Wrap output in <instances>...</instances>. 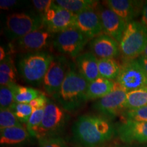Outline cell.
<instances>
[{
  "label": "cell",
  "mask_w": 147,
  "mask_h": 147,
  "mask_svg": "<svg viewBox=\"0 0 147 147\" xmlns=\"http://www.w3.org/2000/svg\"><path fill=\"white\" fill-rule=\"evenodd\" d=\"M115 83V82L113 80H108L102 77H99L93 81L89 82L86 94L87 101L97 99L100 100L106 96L113 90Z\"/></svg>",
  "instance_id": "ffe728a7"
},
{
  "label": "cell",
  "mask_w": 147,
  "mask_h": 147,
  "mask_svg": "<svg viewBox=\"0 0 147 147\" xmlns=\"http://www.w3.org/2000/svg\"><path fill=\"white\" fill-rule=\"evenodd\" d=\"M141 23L147 27V1L144 3L142 13H141Z\"/></svg>",
  "instance_id": "e575fe53"
},
{
  "label": "cell",
  "mask_w": 147,
  "mask_h": 147,
  "mask_svg": "<svg viewBox=\"0 0 147 147\" xmlns=\"http://www.w3.org/2000/svg\"><path fill=\"white\" fill-rule=\"evenodd\" d=\"M66 111L54 102L49 100L45 108L43 119L36 134V138L57 136L63 131L68 120Z\"/></svg>",
  "instance_id": "8992f818"
},
{
  "label": "cell",
  "mask_w": 147,
  "mask_h": 147,
  "mask_svg": "<svg viewBox=\"0 0 147 147\" xmlns=\"http://www.w3.org/2000/svg\"><path fill=\"white\" fill-rule=\"evenodd\" d=\"M117 134L126 144H147V122L124 121L117 127Z\"/></svg>",
  "instance_id": "5bb4252c"
},
{
  "label": "cell",
  "mask_w": 147,
  "mask_h": 147,
  "mask_svg": "<svg viewBox=\"0 0 147 147\" xmlns=\"http://www.w3.org/2000/svg\"><path fill=\"white\" fill-rule=\"evenodd\" d=\"M88 82L70 63L69 70L59 93L53 97L66 112L78 110L87 102Z\"/></svg>",
  "instance_id": "7a4b0ae2"
},
{
  "label": "cell",
  "mask_w": 147,
  "mask_h": 147,
  "mask_svg": "<svg viewBox=\"0 0 147 147\" xmlns=\"http://www.w3.org/2000/svg\"><path fill=\"white\" fill-rule=\"evenodd\" d=\"M96 10L100 18L103 34L110 36L119 43L125 30V21L106 6L100 4Z\"/></svg>",
  "instance_id": "4fadbf2b"
},
{
  "label": "cell",
  "mask_w": 147,
  "mask_h": 147,
  "mask_svg": "<svg viewBox=\"0 0 147 147\" xmlns=\"http://www.w3.org/2000/svg\"><path fill=\"white\" fill-rule=\"evenodd\" d=\"M140 57L147 59V46H146V47L145 48L144 51H143V53H142V55H141L140 56Z\"/></svg>",
  "instance_id": "f35d334b"
},
{
  "label": "cell",
  "mask_w": 147,
  "mask_h": 147,
  "mask_svg": "<svg viewBox=\"0 0 147 147\" xmlns=\"http://www.w3.org/2000/svg\"><path fill=\"white\" fill-rule=\"evenodd\" d=\"M22 125L23 124L18 121L10 108L0 110V130Z\"/></svg>",
  "instance_id": "83f0119b"
},
{
  "label": "cell",
  "mask_w": 147,
  "mask_h": 147,
  "mask_svg": "<svg viewBox=\"0 0 147 147\" xmlns=\"http://www.w3.org/2000/svg\"><path fill=\"white\" fill-rule=\"evenodd\" d=\"M42 92L34 88L16 85L14 102L21 104H30L33 100L42 94Z\"/></svg>",
  "instance_id": "cb8c5ba5"
},
{
  "label": "cell",
  "mask_w": 147,
  "mask_h": 147,
  "mask_svg": "<svg viewBox=\"0 0 147 147\" xmlns=\"http://www.w3.org/2000/svg\"><path fill=\"white\" fill-rule=\"evenodd\" d=\"M7 55H8V54L5 52L4 48L3 47H0V60H1V61L3 59H5V57H7Z\"/></svg>",
  "instance_id": "8d00e7d4"
},
{
  "label": "cell",
  "mask_w": 147,
  "mask_h": 147,
  "mask_svg": "<svg viewBox=\"0 0 147 147\" xmlns=\"http://www.w3.org/2000/svg\"><path fill=\"white\" fill-rule=\"evenodd\" d=\"M76 67L78 73L89 83L100 77L98 59L91 52L79 55L76 58Z\"/></svg>",
  "instance_id": "ac0fdd59"
},
{
  "label": "cell",
  "mask_w": 147,
  "mask_h": 147,
  "mask_svg": "<svg viewBox=\"0 0 147 147\" xmlns=\"http://www.w3.org/2000/svg\"><path fill=\"white\" fill-rule=\"evenodd\" d=\"M76 14L71 13L55 2L47 13L42 16L44 25L53 34L74 27Z\"/></svg>",
  "instance_id": "8fae6325"
},
{
  "label": "cell",
  "mask_w": 147,
  "mask_h": 147,
  "mask_svg": "<svg viewBox=\"0 0 147 147\" xmlns=\"http://www.w3.org/2000/svg\"><path fill=\"white\" fill-rule=\"evenodd\" d=\"M127 91L117 82L111 93L97 101L93 108L98 113L108 117H114L118 115L124 109Z\"/></svg>",
  "instance_id": "7c38bea8"
},
{
  "label": "cell",
  "mask_w": 147,
  "mask_h": 147,
  "mask_svg": "<svg viewBox=\"0 0 147 147\" xmlns=\"http://www.w3.org/2000/svg\"><path fill=\"white\" fill-rule=\"evenodd\" d=\"M116 133L108 119L94 115L80 116L72 127L73 140L80 147H101Z\"/></svg>",
  "instance_id": "6da1fadb"
},
{
  "label": "cell",
  "mask_w": 147,
  "mask_h": 147,
  "mask_svg": "<svg viewBox=\"0 0 147 147\" xmlns=\"http://www.w3.org/2000/svg\"><path fill=\"white\" fill-rule=\"evenodd\" d=\"M44 26L40 14L15 12L7 16L5 33L9 39L16 40Z\"/></svg>",
  "instance_id": "5b68a950"
},
{
  "label": "cell",
  "mask_w": 147,
  "mask_h": 147,
  "mask_svg": "<svg viewBox=\"0 0 147 147\" xmlns=\"http://www.w3.org/2000/svg\"><path fill=\"white\" fill-rule=\"evenodd\" d=\"M38 143L40 147H68L64 140L59 136L41 138Z\"/></svg>",
  "instance_id": "4dcf8cb0"
},
{
  "label": "cell",
  "mask_w": 147,
  "mask_h": 147,
  "mask_svg": "<svg viewBox=\"0 0 147 147\" xmlns=\"http://www.w3.org/2000/svg\"><path fill=\"white\" fill-rule=\"evenodd\" d=\"M137 59L147 74V59L139 57L138 59Z\"/></svg>",
  "instance_id": "d590c367"
},
{
  "label": "cell",
  "mask_w": 147,
  "mask_h": 147,
  "mask_svg": "<svg viewBox=\"0 0 147 147\" xmlns=\"http://www.w3.org/2000/svg\"><path fill=\"white\" fill-rule=\"evenodd\" d=\"M55 36L44 25L23 38L14 40V48L21 53H32L45 51L53 44Z\"/></svg>",
  "instance_id": "30bf717a"
},
{
  "label": "cell",
  "mask_w": 147,
  "mask_h": 147,
  "mask_svg": "<svg viewBox=\"0 0 147 147\" xmlns=\"http://www.w3.org/2000/svg\"><path fill=\"white\" fill-rule=\"evenodd\" d=\"M88 40L78 29L71 27L57 34L53 39V46L62 55L76 58L80 55Z\"/></svg>",
  "instance_id": "52a82bcc"
},
{
  "label": "cell",
  "mask_w": 147,
  "mask_h": 147,
  "mask_svg": "<svg viewBox=\"0 0 147 147\" xmlns=\"http://www.w3.org/2000/svg\"><path fill=\"white\" fill-rule=\"evenodd\" d=\"M74 27L89 40L103 34L100 18L96 10H87L76 14Z\"/></svg>",
  "instance_id": "9a60e30c"
},
{
  "label": "cell",
  "mask_w": 147,
  "mask_h": 147,
  "mask_svg": "<svg viewBox=\"0 0 147 147\" xmlns=\"http://www.w3.org/2000/svg\"><path fill=\"white\" fill-rule=\"evenodd\" d=\"M105 2L106 7L115 12L127 24L134 21L140 13H142L144 3L131 0H108Z\"/></svg>",
  "instance_id": "e0dca14e"
},
{
  "label": "cell",
  "mask_w": 147,
  "mask_h": 147,
  "mask_svg": "<svg viewBox=\"0 0 147 147\" xmlns=\"http://www.w3.org/2000/svg\"><path fill=\"white\" fill-rule=\"evenodd\" d=\"M19 1L16 0H1L0 1V8L2 10H8L10 9H12L16 5L20 4Z\"/></svg>",
  "instance_id": "836d02e7"
},
{
  "label": "cell",
  "mask_w": 147,
  "mask_h": 147,
  "mask_svg": "<svg viewBox=\"0 0 147 147\" xmlns=\"http://www.w3.org/2000/svg\"><path fill=\"white\" fill-rule=\"evenodd\" d=\"M116 82L127 92L147 88V74L137 59L125 61Z\"/></svg>",
  "instance_id": "ba28073f"
},
{
  "label": "cell",
  "mask_w": 147,
  "mask_h": 147,
  "mask_svg": "<svg viewBox=\"0 0 147 147\" xmlns=\"http://www.w3.org/2000/svg\"><path fill=\"white\" fill-rule=\"evenodd\" d=\"M121 65L115 59H98V69L100 77L113 80L117 79L120 73Z\"/></svg>",
  "instance_id": "7402d4cb"
},
{
  "label": "cell",
  "mask_w": 147,
  "mask_h": 147,
  "mask_svg": "<svg viewBox=\"0 0 147 147\" xmlns=\"http://www.w3.org/2000/svg\"><path fill=\"white\" fill-rule=\"evenodd\" d=\"M0 74L10 76L16 81V72L14 67L13 61L8 54L5 59L1 61L0 63Z\"/></svg>",
  "instance_id": "f546056e"
},
{
  "label": "cell",
  "mask_w": 147,
  "mask_h": 147,
  "mask_svg": "<svg viewBox=\"0 0 147 147\" xmlns=\"http://www.w3.org/2000/svg\"><path fill=\"white\" fill-rule=\"evenodd\" d=\"M90 48L91 53L98 59H115L120 54L119 42L105 34L91 40Z\"/></svg>",
  "instance_id": "2e32d148"
},
{
  "label": "cell",
  "mask_w": 147,
  "mask_h": 147,
  "mask_svg": "<svg viewBox=\"0 0 147 147\" xmlns=\"http://www.w3.org/2000/svg\"><path fill=\"white\" fill-rule=\"evenodd\" d=\"M17 84L11 86H2L0 88V108L8 109L14 102L15 88Z\"/></svg>",
  "instance_id": "484cf974"
},
{
  "label": "cell",
  "mask_w": 147,
  "mask_h": 147,
  "mask_svg": "<svg viewBox=\"0 0 147 147\" xmlns=\"http://www.w3.org/2000/svg\"><path fill=\"white\" fill-rule=\"evenodd\" d=\"M31 137L27 129L23 125L0 130V144L3 146L24 145L29 142Z\"/></svg>",
  "instance_id": "d6986e66"
},
{
  "label": "cell",
  "mask_w": 147,
  "mask_h": 147,
  "mask_svg": "<svg viewBox=\"0 0 147 147\" xmlns=\"http://www.w3.org/2000/svg\"><path fill=\"white\" fill-rule=\"evenodd\" d=\"M147 105V88H143L127 93L124 109H136Z\"/></svg>",
  "instance_id": "603a6c76"
},
{
  "label": "cell",
  "mask_w": 147,
  "mask_h": 147,
  "mask_svg": "<svg viewBox=\"0 0 147 147\" xmlns=\"http://www.w3.org/2000/svg\"><path fill=\"white\" fill-rule=\"evenodd\" d=\"M125 121L147 122V105L136 109L127 110L124 112Z\"/></svg>",
  "instance_id": "f1b7e54d"
},
{
  "label": "cell",
  "mask_w": 147,
  "mask_h": 147,
  "mask_svg": "<svg viewBox=\"0 0 147 147\" xmlns=\"http://www.w3.org/2000/svg\"><path fill=\"white\" fill-rule=\"evenodd\" d=\"M57 4L74 14L90 10H97L100 3L94 0H57Z\"/></svg>",
  "instance_id": "44dd1931"
},
{
  "label": "cell",
  "mask_w": 147,
  "mask_h": 147,
  "mask_svg": "<svg viewBox=\"0 0 147 147\" xmlns=\"http://www.w3.org/2000/svg\"><path fill=\"white\" fill-rule=\"evenodd\" d=\"M32 2L35 9L39 12V14H40L42 17L47 13V11L50 9L51 5L54 3V1H51V0H33Z\"/></svg>",
  "instance_id": "1f68e13d"
},
{
  "label": "cell",
  "mask_w": 147,
  "mask_h": 147,
  "mask_svg": "<svg viewBox=\"0 0 147 147\" xmlns=\"http://www.w3.org/2000/svg\"><path fill=\"white\" fill-rule=\"evenodd\" d=\"M49 100L47 98L45 93H42L41 95L38 97L30 103V105L34 108V110L40 109V108H45L47 106Z\"/></svg>",
  "instance_id": "d6a6232c"
},
{
  "label": "cell",
  "mask_w": 147,
  "mask_h": 147,
  "mask_svg": "<svg viewBox=\"0 0 147 147\" xmlns=\"http://www.w3.org/2000/svg\"><path fill=\"white\" fill-rule=\"evenodd\" d=\"M147 46V27L141 22L133 21L127 24L120 42V53L125 61L140 57Z\"/></svg>",
  "instance_id": "277c9868"
},
{
  "label": "cell",
  "mask_w": 147,
  "mask_h": 147,
  "mask_svg": "<svg viewBox=\"0 0 147 147\" xmlns=\"http://www.w3.org/2000/svg\"><path fill=\"white\" fill-rule=\"evenodd\" d=\"M10 109L13 112L18 121L23 123H27L29 118L34 113V108L29 104L15 103L12 104Z\"/></svg>",
  "instance_id": "d4e9b609"
},
{
  "label": "cell",
  "mask_w": 147,
  "mask_h": 147,
  "mask_svg": "<svg viewBox=\"0 0 147 147\" xmlns=\"http://www.w3.org/2000/svg\"><path fill=\"white\" fill-rule=\"evenodd\" d=\"M69 65L70 63L64 56H54L42 82L44 89L48 95L54 97L59 93Z\"/></svg>",
  "instance_id": "9c48e42d"
},
{
  "label": "cell",
  "mask_w": 147,
  "mask_h": 147,
  "mask_svg": "<svg viewBox=\"0 0 147 147\" xmlns=\"http://www.w3.org/2000/svg\"><path fill=\"white\" fill-rule=\"evenodd\" d=\"M44 113H45V108L34 110V113L27 121L26 129L32 137L36 138L37 131L42 123Z\"/></svg>",
  "instance_id": "4316f807"
},
{
  "label": "cell",
  "mask_w": 147,
  "mask_h": 147,
  "mask_svg": "<svg viewBox=\"0 0 147 147\" xmlns=\"http://www.w3.org/2000/svg\"><path fill=\"white\" fill-rule=\"evenodd\" d=\"M116 147H147V144L141 145H130V146H119Z\"/></svg>",
  "instance_id": "74e56055"
},
{
  "label": "cell",
  "mask_w": 147,
  "mask_h": 147,
  "mask_svg": "<svg viewBox=\"0 0 147 147\" xmlns=\"http://www.w3.org/2000/svg\"><path fill=\"white\" fill-rule=\"evenodd\" d=\"M54 56L47 51L27 53L18 61L17 67L24 80L33 86L42 84Z\"/></svg>",
  "instance_id": "3957f363"
}]
</instances>
